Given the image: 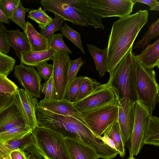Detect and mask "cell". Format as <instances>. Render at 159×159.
<instances>
[{
  "mask_svg": "<svg viewBox=\"0 0 159 159\" xmlns=\"http://www.w3.org/2000/svg\"><path fill=\"white\" fill-rule=\"evenodd\" d=\"M88 7L102 18L118 17L130 15L135 3L133 0H86Z\"/></svg>",
  "mask_w": 159,
  "mask_h": 159,
  "instance_id": "9",
  "label": "cell"
},
{
  "mask_svg": "<svg viewBox=\"0 0 159 159\" xmlns=\"http://www.w3.org/2000/svg\"><path fill=\"white\" fill-rule=\"evenodd\" d=\"M0 22L9 24L10 21L7 16L0 9Z\"/></svg>",
  "mask_w": 159,
  "mask_h": 159,
  "instance_id": "45",
  "label": "cell"
},
{
  "mask_svg": "<svg viewBox=\"0 0 159 159\" xmlns=\"http://www.w3.org/2000/svg\"><path fill=\"white\" fill-rule=\"evenodd\" d=\"M158 102H159V99H158Z\"/></svg>",
  "mask_w": 159,
  "mask_h": 159,
  "instance_id": "50",
  "label": "cell"
},
{
  "mask_svg": "<svg viewBox=\"0 0 159 159\" xmlns=\"http://www.w3.org/2000/svg\"><path fill=\"white\" fill-rule=\"evenodd\" d=\"M39 106L55 113L65 116H72L86 124L80 113L72 103L66 99L41 100L38 103Z\"/></svg>",
  "mask_w": 159,
  "mask_h": 159,
  "instance_id": "15",
  "label": "cell"
},
{
  "mask_svg": "<svg viewBox=\"0 0 159 159\" xmlns=\"http://www.w3.org/2000/svg\"><path fill=\"white\" fill-rule=\"evenodd\" d=\"M52 60L55 100H61L65 98L69 85L68 72L70 60L66 52L59 51H56Z\"/></svg>",
  "mask_w": 159,
  "mask_h": 159,
  "instance_id": "10",
  "label": "cell"
},
{
  "mask_svg": "<svg viewBox=\"0 0 159 159\" xmlns=\"http://www.w3.org/2000/svg\"><path fill=\"white\" fill-rule=\"evenodd\" d=\"M14 74L24 89L36 98H40L42 78L34 67L20 64L15 65Z\"/></svg>",
  "mask_w": 159,
  "mask_h": 159,
  "instance_id": "13",
  "label": "cell"
},
{
  "mask_svg": "<svg viewBox=\"0 0 159 159\" xmlns=\"http://www.w3.org/2000/svg\"><path fill=\"white\" fill-rule=\"evenodd\" d=\"M81 114L83 119L91 131L96 135L101 137L110 126L118 121V103Z\"/></svg>",
  "mask_w": 159,
  "mask_h": 159,
  "instance_id": "7",
  "label": "cell"
},
{
  "mask_svg": "<svg viewBox=\"0 0 159 159\" xmlns=\"http://www.w3.org/2000/svg\"><path fill=\"white\" fill-rule=\"evenodd\" d=\"M41 93L44 95V99H55L54 84L52 75L51 77L48 80L45 81L42 85Z\"/></svg>",
  "mask_w": 159,
  "mask_h": 159,
  "instance_id": "37",
  "label": "cell"
},
{
  "mask_svg": "<svg viewBox=\"0 0 159 159\" xmlns=\"http://www.w3.org/2000/svg\"><path fill=\"white\" fill-rule=\"evenodd\" d=\"M135 3L137 2L143 3L149 6L150 7H153L158 3V1L157 0H133Z\"/></svg>",
  "mask_w": 159,
  "mask_h": 159,
  "instance_id": "44",
  "label": "cell"
},
{
  "mask_svg": "<svg viewBox=\"0 0 159 159\" xmlns=\"http://www.w3.org/2000/svg\"><path fill=\"white\" fill-rule=\"evenodd\" d=\"M8 31L2 23L0 22V52L4 54L9 52L11 47L7 38Z\"/></svg>",
  "mask_w": 159,
  "mask_h": 159,
  "instance_id": "39",
  "label": "cell"
},
{
  "mask_svg": "<svg viewBox=\"0 0 159 159\" xmlns=\"http://www.w3.org/2000/svg\"><path fill=\"white\" fill-rule=\"evenodd\" d=\"M126 159H135L134 156H129L128 158Z\"/></svg>",
  "mask_w": 159,
  "mask_h": 159,
  "instance_id": "48",
  "label": "cell"
},
{
  "mask_svg": "<svg viewBox=\"0 0 159 159\" xmlns=\"http://www.w3.org/2000/svg\"><path fill=\"white\" fill-rule=\"evenodd\" d=\"M10 159H28L24 150L17 149L8 154Z\"/></svg>",
  "mask_w": 159,
  "mask_h": 159,
  "instance_id": "43",
  "label": "cell"
},
{
  "mask_svg": "<svg viewBox=\"0 0 159 159\" xmlns=\"http://www.w3.org/2000/svg\"><path fill=\"white\" fill-rule=\"evenodd\" d=\"M30 10L29 8L24 7L20 0L9 20L15 23L24 31L27 24L25 21V13Z\"/></svg>",
  "mask_w": 159,
  "mask_h": 159,
  "instance_id": "32",
  "label": "cell"
},
{
  "mask_svg": "<svg viewBox=\"0 0 159 159\" xmlns=\"http://www.w3.org/2000/svg\"><path fill=\"white\" fill-rule=\"evenodd\" d=\"M151 114L148 108L139 100L135 105V116L132 132L130 138L129 156L137 155L144 143L145 134Z\"/></svg>",
  "mask_w": 159,
  "mask_h": 159,
  "instance_id": "8",
  "label": "cell"
},
{
  "mask_svg": "<svg viewBox=\"0 0 159 159\" xmlns=\"http://www.w3.org/2000/svg\"><path fill=\"white\" fill-rule=\"evenodd\" d=\"M159 35V18L149 26L142 38L139 40L133 47L134 49H143L151 41Z\"/></svg>",
  "mask_w": 159,
  "mask_h": 159,
  "instance_id": "27",
  "label": "cell"
},
{
  "mask_svg": "<svg viewBox=\"0 0 159 159\" xmlns=\"http://www.w3.org/2000/svg\"><path fill=\"white\" fill-rule=\"evenodd\" d=\"M149 10L150 11H159V1L157 5L153 7H150Z\"/></svg>",
  "mask_w": 159,
  "mask_h": 159,
  "instance_id": "46",
  "label": "cell"
},
{
  "mask_svg": "<svg viewBox=\"0 0 159 159\" xmlns=\"http://www.w3.org/2000/svg\"><path fill=\"white\" fill-rule=\"evenodd\" d=\"M36 148L45 159H72L66 139L52 131L37 127L32 133Z\"/></svg>",
  "mask_w": 159,
  "mask_h": 159,
  "instance_id": "5",
  "label": "cell"
},
{
  "mask_svg": "<svg viewBox=\"0 0 159 159\" xmlns=\"http://www.w3.org/2000/svg\"><path fill=\"white\" fill-rule=\"evenodd\" d=\"M20 0H0V9L10 19Z\"/></svg>",
  "mask_w": 159,
  "mask_h": 159,
  "instance_id": "38",
  "label": "cell"
},
{
  "mask_svg": "<svg viewBox=\"0 0 159 159\" xmlns=\"http://www.w3.org/2000/svg\"><path fill=\"white\" fill-rule=\"evenodd\" d=\"M36 67L39 75L45 81L48 80L52 76L53 70V64L45 62L39 64Z\"/></svg>",
  "mask_w": 159,
  "mask_h": 159,
  "instance_id": "41",
  "label": "cell"
},
{
  "mask_svg": "<svg viewBox=\"0 0 159 159\" xmlns=\"http://www.w3.org/2000/svg\"><path fill=\"white\" fill-rule=\"evenodd\" d=\"M7 36L10 46L15 50L17 57H19L22 54L31 51L30 43L24 32L18 29L9 30Z\"/></svg>",
  "mask_w": 159,
  "mask_h": 159,
  "instance_id": "19",
  "label": "cell"
},
{
  "mask_svg": "<svg viewBox=\"0 0 159 159\" xmlns=\"http://www.w3.org/2000/svg\"><path fill=\"white\" fill-rule=\"evenodd\" d=\"M64 21L61 17L55 15L52 21L45 29L40 30V33L45 39L49 40L54 32L61 30L62 25Z\"/></svg>",
  "mask_w": 159,
  "mask_h": 159,
  "instance_id": "33",
  "label": "cell"
},
{
  "mask_svg": "<svg viewBox=\"0 0 159 159\" xmlns=\"http://www.w3.org/2000/svg\"><path fill=\"white\" fill-rule=\"evenodd\" d=\"M61 34L73 43L83 53L85 52L82 44V41L80 34L73 29L69 26L66 23L61 30Z\"/></svg>",
  "mask_w": 159,
  "mask_h": 159,
  "instance_id": "31",
  "label": "cell"
},
{
  "mask_svg": "<svg viewBox=\"0 0 159 159\" xmlns=\"http://www.w3.org/2000/svg\"><path fill=\"white\" fill-rule=\"evenodd\" d=\"M117 99L118 107V122L123 141L125 143L130 138L132 132L136 102L127 98Z\"/></svg>",
  "mask_w": 159,
  "mask_h": 159,
  "instance_id": "14",
  "label": "cell"
},
{
  "mask_svg": "<svg viewBox=\"0 0 159 159\" xmlns=\"http://www.w3.org/2000/svg\"><path fill=\"white\" fill-rule=\"evenodd\" d=\"M73 103L80 113H83L116 104L118 102L116 94L108 81L98 86L85 98Z\"/></svg>",
  "mask_w": 159,
  "mask_h": 159,
  "instance_id": "6",
  "label": "cell"
},
{
  "mask_svg": "<svg viewBox=\"0 0 159 159\" xmlns=\"http://www.w3.org/2000/svg\"><path fill=\"white\" fill-rule=\"evenodd\" d=\"M139 61L145 66L153 69L159 59V38L148 45L141 53L136 55Z\"/></svg>",
  "mask_w": 159,
  "mask_h": 159,
  "instance_id": "20",
  "label": "cell"
},
{
  "mask_svg": "<svg viewBox=\"0 0 159 159\" xmlns=\"http://www.w3.org/2000/svg\"><path fill=\"white\" fill-rule=\"evenodd\" d=\"M15 94L0 95V114L14 105Z\"/></svg>",
  "mask_w": 159,
  "mask_h": 159,
  "instance_id": "42",
  "label": "cell"
},
{
  "mask_svg": "<svg viewBox=\"0 0 159 159\" xmlns=\"http://www.w3.org/2000/svg\"><path fill=\"white\" fill-rule=\"evenodd\" d=\"M103 135L111 139L114 142L116 149L119 153L120 157L125 155V143L124 142L118 121L110 126L105 131Z\"/></svg>",
  "mask_w": 159,
  "mask_h": 159,
  "instance_id": "24",
  "label": "cell"
},
{
  "mask_svg": "<svg viewBox=\"0 0 159 159\" xmlns=\"http://www.w3.org/2000/svg\"><path fill=\"white\" fill-rule=\"evenodd\" d=\"M84 63V62L82 60L81 57L74 60H70L68 72L69 84L77 77L78 71Z\"/></svg>",
  "mask_w": 159,
  "mask_h": 159,
  "instance_id": "40",
  "label": "cell"
},
{
  "mask_svg": "<svg viewBox=\"0 0 159 159\" xmlns=\"http://www.w3.org/2000/svg\"><path fill=\"white\" fill-rule=\"evenodd\" d=\"M39 126L52 131L65 139L76 138L101 152L106 143L102 137L94 134L87 125L71 116L59 115L44 110L39 120Z\"/></svg>",
  "mask_w": 159,
  "mask_h": 159,
  "instance_id": "2",
  "label": "cell"
},
{
  "mask_svg": "<svg viewBox=\"0 0 159 159\" xmlns=\"http://www.w3.org/2000/svg\"><path fill=\"white\" fill-rule=\"evenodd\" d=\"M56 52L54 50L32 52L22 54L19 57L21 64L36 67L39 64L52 59Z\"/></svg>",
  "mask_w": 159,
  "mask_h": 159,
  "instance_id": "21",
  "label": "cell"
},
{
  "mask_svg": "<svg viewBox=\"0 0 159 159\" xmlns=\"http://www.w3.org/2000/svg\"><path fill=\"white\" fill-rule=\"evenodd\" d=\"M15 59L0 52V74L7 77L15 67Z\"/></svg>",
  "mask_w": 159,
  "mask_h": 159,
  "instance_id": "35",
  "label": "cell"
},
{
  "mask_svg": "<svg viewBox=\"0 0 159 159\" xmlns=\"http://www.w3.org/2000/svg\"><path fill=\"white\" fill-rule=\"evenodd\" d=\"M87 46L94 61L97 70L100 76L103 77L107 70V48L101 49L94 45L87 44Z\"/></svg>",
  "mask_w": 159,
  "mask_h": 159,
  "instance_id": "23",
  "label": "cell"
},
{
  "mask_svg": "<svg viewBox=\"0 0 159 159\" xmlns=\"http://www.w3.org/2000/svg\"><path fill=\"white\" fill-rule=\"evenodd\" d=\"M40 2L45 11L59 16L65 20L83 26L90 25L75 6L73 0H42Z\"/></svg>",
  "mask_w": 159,
  "mask_h": 159,
  "instance_id": "11",
  "label": "cell"
},
{
  "mask_svg": "<svg viewBox=\"0 0 159 159\" xmlns=\"http://www.w3.org/2000/svg\"><path fill=\"white\" fill-rule=\"evenodd\" d=\"M25 33L30 43L31 51H40L48 50L49 40L38 32L32 24L27 21Z\"/></svg>",
  "mask_w": 159,
  "mask_h": 159,
  "instance_id": "22",
  "label": "cell"
},
{
  "mask_svg": "<svg viewBox=\"0 0 159 159\" xmlns=\"http://www.w3.org/2000/svg\"><path fill=\"white\" fill-rule=\"evenodd\" d=\"M33 130L26 125L17 126L0 132V141H6L20 139L31 134Z\"/></svg>",
  "mask_w": 159,
  "mask_h": 159,
  "instance_id": "26",
  "label": "cell"
},
{
  "mask_svg": "<svg viewBox=\"0 0 159 159\" xmlns=\"http://www.w3.org/2000/svg\"><path fill=\"white\" fill-rule=\"evenodd\" d=\"M135 67V87L138 100L147 107L152 115L159 98V84L153 69L148 68L132 53Z\"/></svg>",
  "mask_w": 159,
  "mask_h": 159,
  "instance_id": "4",
  "label": "cell"
},
{
  "mask_svg": "<svg viewBox=\"0 0 159 159\" xmlns=\"http://www.w3.org/2000/svg\"><path fill=\"white\" fill-rule=\"evenodd\" d=\"M100 85V83L95 79L84 76L77 101L82 100L88 96Z\"/></svg>",
  "mask_w": 159,
  "mask_h": 159,
  "instance_id": "29",
  "label": "cell"
},
{
  "mask_svg": "<svg viewBox=\"0 0 159 159\" xmlns=\"http://www.w3.org/2000/svg\"><path fill=\"white\" fill-rule=\"evenodd\" d=\"M156 66H157L159 68V59L157 61Z\"/></svg>",
  "mask_w": 159,
  "mask_h": 159,
  "instance_id": "49",
  "label": "cell"
},
{
  "mask_svg": "<svg viewBox=\"0 0 159 159\" xmlns=\"http://www.w3.org/2000/svg\"><path fill=\"white\" fill-rule=\"evenodd\" d=\"M19 89L18 86L7 77L0 74V95L14 94Z\"/></svg>",
  "mask_w": 159,
  "mask_h": 159,
  "instance_id": "36",
  "label": "cell"
},
{
  "mask_svg": "<svg viewBox=\"0 0 159 159\" xmlns=\"http://www.w3.org/2000/svg\"><path fill=\"white\" fill-rule=\"evenodd\" d=\"M2 159H10V158L9 155H8L3 157Z\"/></svg>",
  "mask_w": 159,
  "mask_h": 159,
  "instance_id": "47",
  "label": "cell"
},
{
  "mask_svg": "<svg viewBox=\"0 0 159 159\" xmlns=\"http://www.w3.org/2000/svg\"><path fill=\"white\" fill-rule=\"evenodd\" d=\"M148 10H140L113 23L107 47V71L110 78L119 62L133 47L139 32L148 22Z\"/></svg>",
  "mask_w": 159,
  "mask_h": 159,
  "instance_id": "1",
  "label": "cell"
},
{
  "mask_svg": "<svg viewBox=\"0 0 159 159\" xmlns=\"http://www.w3.org/2000/svg\"><path fill=\"white\" fill-rule=\"evenodd\" d=\"M84 76L76 77L69 84L67 90L65 99L74 103L77 101L81 85Z\"/></svg>",
  "mask_w": 159,
  "mask_h": 159,
  "instance_id": "30",
  "label": "cell"
},
{
  "mask_svg": "<svg viewBox=\"0 0 159 159\" xmlns=\"http://www.w3.org/2000/svg\"><path fill=\"white\" fill-rule=\"evenodd\" d=\"M14 103L26 125L33 131L38 127L36 109L39 102L36 97L20 88L15 94Z\"/></svg>",
  "mask_w": 159,
  "mask_h": 159,
  "instance_id": "12",
  "label": "cell"
},
{
  "mask_svg": "<svg viewBox=\"0 0 159 159\" xmlns=\"http://www.w3.org/2000/svg\"><path fill=\"white\" fill-rule=\"evenodd\" d=\"M144 143L159 146V117L151 116L144 136Z\"/></svg>",
  "mask_w": 159,
  "mask_h": 159,
  "instance_id": "25",
  "label": "cell"
},
{
  "mask_svg": "<svg viewBox=\"0 0 159 159\" xmlns=\"http://www.w3.org/2000/svg\"><path fill=\"white\" fill-rule=\"evenodd\" d=\"M132 49L131 48L119 62L108 81L117 98H127L136 102L138 99Z\"/></svg>",
  "mask_w": 159,
  "mask_h": 159,
  "instance_id": "3",
  "label": "cell"
},
{
  "mask_svg": "<svg viewBox=\"0 0 159 159\" xmlns=\"http://www.w3.org/2000/svg\"><path fill=\"white\" fill-rule=\"evenodd\" d=\"M61 34H53L49 40L48 50L61 51L66 52L69 55L72 52L67 46L63 40Z\"/></svg>",
  "mask_w": 159,
  "mask_h": 159,
  "instance_id": "34",
  "label": "cell"
},
{
  "mask_svg": "<svg viewBox=\"0 0 159 159\" xmlns=\"http://www.w3.org/2000/svg\"><path fill=\"white\" fill-rule=\"evenodd\" d=\"M68 148L72 159H98L95 149L76 138L66 139Z\"/></svg>",
  "mask_w": 159,
  "mask_h": 159,
  "instance_id": "16",
  "label": "cell"
},
{
  "mask_svg": "<svg viewBox=\"0 0 159 159\" xmlns=\"http://www.w3.org/2000/svg\"><path fill=\"white\" fill-rule=\"evenodd\" d=\"M27 17L37 22L41 30L45 29L53 19L46 13L44 10L42 9L41 7H39L38 9H30Z\"/></svg>",
  "mask_w": 159,
  "mask_h": 159,
  "instance_id": "28",
  "label": "cell"
},
{
  "mask_svg": "<svg viewBox=\"0 0 159 159\" xmlns=\"http://www.w3.org/2000/svg\"><path fill=\"white\" fill-rule=\"evenodd\" d=\"M23 125H26L14 104L0 114V132Z\"/></svg>",
  "mask_w": 159,
  "mask_h": 159,
  "instance_id": "17",
  "label": "cell"
},
{
  "mask_svg": "<svg viewBox=\"0 0 159 159\" xmlns=\"http://www.w3.org/2000/svg\"><path fill=\"white\" fill-rule=\"evenodd\" d=\"M36 146L35 140L32 133L20 139L0 141V159H2L14 150H24L30 146Z\"/></svg>",
  "mask_w": 159,
  "mask_h": 159,
  "instance_id": "18",
  "label": "cell"
}]
</instances>
